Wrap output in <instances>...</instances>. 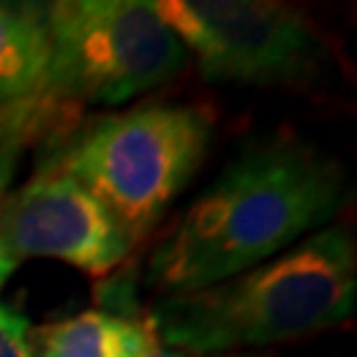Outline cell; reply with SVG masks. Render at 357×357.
I'll return each instance as SVG.
<instances>
[{"label": "cell", "mask_w": 357, "mask_h": 357, "mask_svg": "<svg viewBox=\"0 0 357 357\" xmlns=\"http://www.w3.org/2000/svg\"><path fill=\"white\" fill-rule=\"evenodd\" d=\"M0 357H35L29 323L13 307L0 305Z\"/></svg>", "instance_id": "9c48e42d"}, {"label": "cell", "mask_w": 357, "mask_h": 357, "mask_svg": "<svg viewBox=\"0 0 357 357\" xmlns=\"http://www.w3.org/2000/svg\"><path fill=\"white\" fill-rule=\"evenodd\" d=\"M209 357H228V355H209Z\"/></svg>", "instance_id": "7c38bea8"}, {"label": "cell", "mask_w": 357, "mask_h": 357, "mask_svg": "<svg viewBox=\"0 0 357 357\" xmlns=\"http://www.w3.org/2000/svg\"><path fill=\"white\" fill-rule=\"evenodd\" d=\"M48 88L72 116L165 85L188 51L149 0H64L45 8Z\"/></svg>", "instance_id": "277c9868"}, {"label": "cell", "mask_w": 357, "mask_h": 357, "mask_svg": "<svg viewBox=\"0 0 357 357\" xmlns=\"http://www.w3.org/2000/svg\"><path fill=\"white\" fill-rule=\"evenodd\" d=\"M342 193V167L318 149L296 141L257 146L238 156L159 243L151 283L183 294L257 268L333 217Z\"/></svg>", "instance_id": "6da1fadb"}, {"label": "cell", "mask_w": 357, "mask_h": 357, "mask_svg": "<svg viewBox=\"0 0 357 357\" xmlns=\"http://www.w3.org/2000/svg\"><path fill=\"white\" fill-rule=\"evenodd\" d=\"M167 26L209 79L246 85L305 82L323 43L305 16L268 0H159Z\"/></svg>", "instance_id": "5b68a950"}, {"label": "cell", "mask_w": 357, "mask_h": 357, "mask_svg": "<svg viewBox=\"0 0 357 357\" xmlns=\"http://www.w3.org/2000/svg\"><path fill=\"white\" fill-rule=\"evenodd\" d=\"M13 270H16V262H13V259H8V257L0 252V286L8 281V275H11Z\"/></svg>", "instance_id": "8fae6325"}, {"label": "cell", "mask_w": 357, "mask_h": 357, "mask_svg": "<svg viewBox=\"0 0 357 357\" xmlns=\"http://www.w3.org/2000/svg\"><path fill=\"white\" fill-rule=\"evenodd\" d=\"M355 302V241L323 228L246 273L169 294L149 323L159 344L209 357L328 331L352 318Z\"/></svg>", "instance_id": "7a4b0ae2"}, {"label": "cell", "mask_w": 357, "mask_h": 357, "mask_svg": "<svg viewBox=\"0 0 357 357\" xmlns=\"http://www.w3.org/2000/svg\"><path fill=\"white\" fill-rule=\"evenodd\" d=\"M146 357H185V352H180V349H172V347H165V344H156L149 349V355Z\"/></svg>", "instance_id": "30bf717a"}, {"label": "cell", "mask_w": 357, "mask_h": 357, "mask_svg": "<svg viewBox=\"0 0 357 357\" xmlns=\"http://www.w3.org/2000/svg\"><path fill=\"white\" fill-rule=\"evenodd\" d=\"M212 122L202 106L130 109L93 122L51 165L72 175L135 243L191 183Z\"/></svg>", "instance_id": "3957f363"}, {"label": "cell", "mask_w": 357, "mask_h": 357, "mask_svg": "<svg viewBox=\"0 0 357 357\" xmlns=\"http://www.w3.org/2000/svg\"><path fill=\"white\" fill-rule=\"evenodd\" d=\"M51 40L45 11L0 3V178L22 143L66 130L72 116L48 88Z\"/></svg>", "instance_id": "52a82bcc"}, {"label": "cell", "mask_w": 357, "mask_h": 357, "mask_svg": "<svg viewBox=\"0 0 357 357\" xmlns=\"http://www.w3.org/2000/svg\"><path fill=\"white\" fill-rule=\"evenodd\" d=\"M149 320L88 310L38 331L35 357H146L156 344Z\"/></svg>", "instance_id": "ba28073f"}, {"label": "cell", "mask_w": 357, "mask_h": 357, "mask_svg": "<svg viewBox=\"0 0 357 357\" xmlns=\"http://www.w3.org/2000/svg\"><path fill=\"white\" fill-rule=\"evenodd\" d=\"M132 241L72 175L43 167L16 191L0 196V252L16 265L51 257L90 278L125 262Z\"/></svg>", "instance_id": "8992f818"}]
</instances>
